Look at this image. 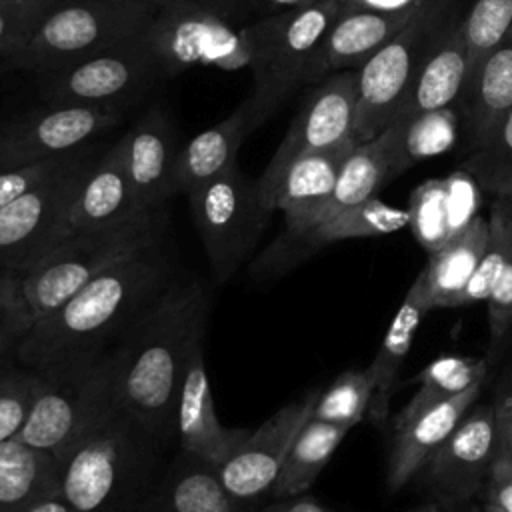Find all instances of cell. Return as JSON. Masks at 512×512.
Listing matches in <instances>:
<instances>
[{"mask_svg":"<svg viewBox=\"0 0 512 512\" xmlns=\"http://www.w3.org/2000/svg\"><path fill=\"white\" fill-rule=\"evenodd\" d=\"M410 512H442V506L438 502H428V504H422Z\"/></svg>","mask_w":512,"mask_h":512,"instance_id":"obj_50","label":"cell"},{"mask_svg":"<svg viewBox=\"0 0 512 512\" xmlns=\"http://www.w3.org/2000/svg\"><path fill=\"white\" fill-rule=\"evenodd\" d=\"M18 512H74V510L68 506V502L58 492H50V494L38 496L36 500L28 502Z\"/></svg>","mask_w":512,"mask_h":512,"instance_id":"obj_47","label":"cell"},{"mask_svg":"<svg viewBox=\"0 0 512 512\" xmlns=\"http://www.w3.org/2000/svg\"><path fill=\"white\" fill-rule=\"evenodd\" d=\"M488 372V362L484 358L472 356H440L432 360L424 370L418 372L414 382L418 384L412 398L404 404L400 412L392 418V430L408 424L412 418L428 408H434L468 388L482 384Z\"/></svg>","mask_w":512,"mask_h":512,"instance_id":"obj_31","label":"cell"},{"mask_svg":"<svg viewBox=\"0 0 512 512\" xmlns=\"http://www.w3.org/2000/svg\"><path fill=\"white\" fill-rule=\"evenodd\" d=\"M248 432V428H226L218 420L200 342L190 354L178 390L174 412V442L178 450L218 466Z\"/></svg>","mask_w":512,"mask_h":512,"instance_id":"obj_17","label":"cell"},{"mask_svg":"<svg viewBox=\"0 0 512 512\" xmlns=\"http://www.w3.org/2000/svg\"><path fill=\"white\" fill-rule=\"evenodd\" d=\"M372 392L374 384L368 368L344 370L326 390L318 394L312 418L352 430L366 418Z\"/></svg>","mask_w":512,"mask_h":512,"instance_id":"obj_35","label":"cell"},{"mask_svg":"<svg viewBox=\"0 0 512 512\" xmlns=\"http://www.w3.org/2000/svg\"><path fill=\"white\" fill-rule=\"evenodd\" d=\"M174 280V260L164 240L142 248L38 320L14 358L42 370L76 356L106 352L122 342Z\"/></svg>","mask_w":512,"mask_h":512,"instance_id":"obj_1","label":"cell"},{"mask_svg":"<svg viewBox=\"0 0 512 512\" xmlns=\"http://www.w3.org/2000/svg\"><path fill=\"white\" fill-rule=\"evenodd\" d=\"M340 14V0H322L312 6L264 14L240 28L252 70L254 130L304 84L310 82L318 46Z\"/></svg>","mask_w":512,"mask_h":512,"instance_id":"obj_4","label":"cell"},{"mask_svg":"<svg viewBox=\"0 0 512 512\" xmlns=\"http://www.w3.org/2000/svg\"><path fill=\"white\" fill-rule=\"evenodd\" d=\"M462 168L480 188L512 204V110L480 148L464 154Z\"/></svg>","mask_w":512,"mask_h":512,"instance_id":"obj_34","label":"cell"},{"mask_svg":"<svg viewBox=\"0 0 512 512\" xmlns=\"http://www.w3.org/2000/svg\"><path fill=\"white\" fill-rule=\"evenodd\" d=\"M208 312L206 286L194 276H176L116 346V406L166 448L174 444L178 390L190 354L202 342Z\"/></svg>","mask_w":512,"mask_h":512,"instance_id":"obj_2","label":"cell"},{"mask_svg":"<svg viewBox=\"0 0 512 512\" xmlns=\"http://www.w3.org/2000/svg\"><path fill=\"white\" fill-rule=\"evenodd\" d=\"M122 122L98 106H42L0 124V172L70 154Z\"/></svg>","mask_w":512,"mask_h":512,"instance_id":"obj_15","label":"cell"},{"mask_svg":"<svg viewBox=\"0 0 512 512\" xmlns=\"http://www.w3.org/2000/svg\"><path fill=\"white\" fill-rule=\"evenodd\" d=\"M166 80L144 30L62 70L38 76L46 106H98L124 112L154 84Z\"/></svg>","mask_w":512,"mask_h":512,"instance_id":"obj_10","label":"cell"},{"mask_svg":"<svg viewBox=\"0 0 512 512\" xmlns=\"http://www.w3.org/2000/svg\"><path fill=\"white\" fill-rule=\"evenodd\" d=\"M126 170L146 210H164L174 190L178 142L162 106H152L120 138Z\"/></svg>","mask_w":512,"mask_h":512,"instance_id":"obj_19","label":"cell"},{"mask_svg":"<svg viewBox=\"0 0 512 512\" xmlns=\"http://www.w3.org/2000/svg\"><path fill=\"white\" fill-rule=\"evenodd\" d=\"M136 512H250L222 486L216 466L176 450Z\"/></svg>","mask_w":512,"mask_h":512,"instance_id":"obj_23","label":"cell"},{"mask_svg":"<svg viewBox=\"0 0 512 512\" xmlns=\"http://www.w3.org/2000/svg\"><path fill=\"white\" fill-rule=\"evenodd\" d=\"M454 108L468 154L480 148L512 110V34L468 72Z\"/></svg>","mask_w":512,"mask_h":512,"instance_id":"obj_22","label":"cell"},{"mask_svg":"<svg viewBox=\"0 0 512 512\" xmlns=\"http://www.w3.org/2000/svg\"><path fill=\"white\" fill-rule=\"evenodd\" d=\"M94 156V146H82L56 174L0 208V270L26 274L74 234L70 204Z\"/></svg>","mask_w":512,"mask_h":512,"instance_id":"obj_11","label":"cell"},{"mask_svg":"<svg viewBox=\"0 0 512 512\" xmlns=\"http://www.w3.org/2000/svg\"><path fill=\"white\" fill-rule=\"evenodd\" d=\"M354 122L356 70H342L320 78L302 98L276 152L256 178L264 204L274 210V186L292 160L354 140Z\"/></svg>","mask_w":512,"mask_h":512,"instance_id":"obj_13","label":"cell"},{"mask_svg":"<svg viewBox=\"0 0 512 512\" xmlns=\"http://www.w3.org/2000/svg\"><path fill=\"white\" fill-rule=\"evenodd\" d=\"M144 40L166 80L194 66L224 70L248 66L240 28L236 30L230 18L198 2L162 4L144 28Z\"/></svg>","mask_w":512,"mask_h":512,"instance_id":"obj_12","label":"cell"},{"mask_svg":"<svg viewBox=\"0 0 512 512\" xmlns=\"http://www.w3.org/2000/svg\"><path fill=\"white\" fill-rule=\"evenodd\" d=\"M468 66L470 52L460 16L420 68L416 82L392 124L406 130L416 120L454 106L466 84Z\"/></svg>","mask_w":512,"mask_h":512,"instance_id":"obj_25","label":"cell"},{"mask_svg":"<svg viewBox=\"0 0 512 512\" xmlns=\"http://www.w3.org/2000/svg\"><path fill=\"white\" fill-rule=\"evenodd\" d=\"M42 374L20 364L14 356L0 360V444L22 430L36 398Z\"/></svg>","mask_w":512,"mask_h":512,"instance_id":"obj_37","label":"cell"},{"mask_svg":"<svg viewBox=\"0 0 512 512\" xmlns=\"http://www.w3.org/2000/svg\"><path fill=\"white\" fill-rule=\"evenodd\" d=\"M512 262V204L502 198H494L490 216H488V244L484 254L464 286L458 294L454 308L468 306L480 300H486L492 286L500 278V274Z\"/></svg>","mask_w":512,"mask_h":512,"instance_id":"obj_33","label":"cell"},{"mask_svg":"<svg viewBox=\"0 0 512 512\" xmlns=\"http://www.w3.org/2000/svg\"><path fill=\"white\" fill-rule=\"evenodd\" d=\"M426 312H430V306L426 302L422 282L416 276V280L410 284L394 320L390 322V328L384 334L374 360L368 366V372H370V378L374 384V392H372V400H370L366 416L374 426H382L388 418L390 400L396 392L400 370L410 352L412 338L418 330V324Z\"/></svg>","mask_w":512,"mask_h":512,"instance_id":"obj_28","label":"cell"},{"mask_svg":"<svg viewBox=\"0 0 512 512\" xmlns=\"http://www.w3.org/2000/svg\"><path fill=\"white\" fill-rule=\"evenodd\" d=\"M354 146L358 142L350 140L328 150L308 152L284 168L272 192V208L284 214L286 224L284 232L276 238L278 242H294L316 226L340 166Z\"/></svg>","mask_w":512,"mask_h":512,"instance_id":"obj_18","label":"cell"},{"mask_svg":"<svg viewBox=\"0 0 512 512\" xmlns=\"http://www.w3.org/2000/svg\"><path fill=\"white\" fill-rule=\"evenodd\" d=\"M462 0H428L418 16L356 70L354 140H372L398 116L416 76L460 18Z\"/></svg>","mask_w":512,"mask_h":512,"instance_id":"obj_7","label":"cell"},{"mask_svg":"<svg viewBox=\"0 0 512 512\" xmlns=\"http://www.w3.org/2000/svg\"><path fill=\"white\" fill-rule=\"evenodd\" d=\"M428 0H340V12L352 10H406Z\"/></svg>","mask_w":512,"mask_h":512,"instance_id":"obj_46","label":"cell"},{"mask_svg":"<svg viewBox=\"0 0 512 512\" xmlns=\"http://www.w3.org/2000/svg\"><path fill=\"white\" fill-rule=\"evenodd\" d=\"M118 348L42 368L30 414L16 440L58 458L116 408Z\"/></svg>","mask_w":512,"mask_h":512,"instance_id":"obj_5","label":"cell"},{"mask_svg":"<svg viewBox=\"0 0 512 512\" xmlns=\"http://www.w3.org/2000/svg\"><path fill=\"white\" fill-rule=\"evenodd\" d=\"M482 502V510L484 512H502L498 506H494L492 502H488V500H480Z\"/></svg>","mask_w":512,"mask_h":512,"instance_id":"obj_52","label":"cell"},{"mask_svg":"<svg viewBox=\"0 0 512 512\" xmlns=\"http://www.w3.org/2000/svg\"><path fill=\"white\" fill-rule=\"evenodd\" d=\"M60 0H0V66L20 52Z\"/></svg>","mask_w":512,"mask_h":512,"instance_id":"obj_40","label":"cell"},{"mask_svg":"<svg viewBox=\"0 0 512 512\" xmlns=\"http://www.w3.org/2000/svg\"><path fill=\"white\" fill-rule=\"evenodd\" d=\"M154 4H158V6H162V4H168V2H182V0H152ZM184 2H198V4H204V6H208V8H212V10H216V12H220V14H224L226 18H234L236 16V12H238V8L242 6V4H248V0H184Z\"/></svg>","mask_w":512,"mask_h":512,"instance_id":"obj_48","label":"cell"},{"mask_svg":"<svg viewBox=\"0 0 512 512\" xmlns=\"http://www.w3.org/2000/svg\"><path fill=\"white\" fill-rule=\"evenodd\" d=\"M482 384L450 398L434 408L424 410L408 424L392 430L386 486L390 492L404 488L424 466L428 456L452 434L458 422L474 406L480 396Z\"/></svg>","mask_w":512,"mask_h":512,"instance_id":"obj_24","label":"cell"},{"mask_svg":"<svg viewBox=\"0 0 512 512\" xmlns=\"http://www.w3.org/2000/svg\"><path fill=\"white\" fill-rule=\"evenodd\" d=\"M258 512H332V510L326 508L316 498L300 494V496H294V498L270 500Z\"/></svg>","mask_w":512,"mask_h":512,"instance_id":"obj_45","label":"cell"},{"mask_svg":"<svg viewBox=\"0 0 512 512\" xmlns=\"http://www.w3.org/2000/svg\"><path fill=\"white\" fill-rule=\"evenodd\" d=\"M348 432V428L310 416L288 448L270 500L306 494Z\"/></svg>","mask_w":512,"mask_h":512,"instance_id":"obj_30","label":"cell"},{"mask_svg":"<svg viewBox=\"0 0 512 512\" xmlns=\"http://www.w3.org/2000/svg\"><path fill=\"white\" fill-rule=\"evenodd\" d=\"M160 10L152 0H60L2 68L38 76L140 34Z\"/></svg>","mask_w":512,"mask_h":512,"instance_id":"obj_6","label":"cell"},{"mask_svg":"<svg viewBox=\"0 0 512 512\" xmlns=\"http://www.w3.org/2000/svg\"><path fill=\"white\" fill-rule=\"evenodd\" d=\"M318 2H322V0H254V6L260 10V16H264V14H274V12L312 6V4H318Z\"/></svg>","mask_w":512,"mask_h":512,"instance_id":"obj_49","label":"cell"},{"mask_svg":"<svg viewBox=\"0 0 512 512\" xmlns=\"http://www.w3.org/2000/svg\"><path fill=\"white\" fill-rule=\"evenodd\" d=\"M168 214L146 212L130 222L74 232L24 274V288L38 320L52 314L92 278L164 240Z\"/></svg>","mask_w":512,"mask_h":512,"instance_id":"obj_8","label":"cell"},{"mask_svg":"<svg viewBox=\"0 0 512 512\" xmlns=\"http://www.w3.org/2000/svg\"><path fill=\"white\" fill-rule=\"evenodd\" d=\"M492 408L496 424V456H508L512 454V388Z\"/></svg>","mask_w":512,"mask_h":512,"instance_id":"obj_44","label":"cell"},{"mask_svg":"<svg viewBox=\"0 0 512 512\" xmlns=\"http://www.w3.org/2000/svg\"><path fill=\"white\" fill-rule=\"evenodd\" d=\"M186 198L212 280L226 284L254 252L274 210L264 204L256 178L246 176L238 164Z\"/></svg>","mask_w":512,"mask_h":512,"instance_id":"obj_9","label":"cell"},{"mask_svg":"<svg viewBox=\"0 0 512 512\" xmlns=\"http://www.w3.org/2000/svg\"><path fill=\"white\" fill-rule=\"evenodd\" d=\"M496 458V424L492 406L466 412L452 434L428 456L418 474L438 504L462 506L482 494Z\"/></svg>","mask_w":512,"mask_h":512,"instance_id":"obj_16","label":"cell"},{"mask_svg":"<svg viewBox=\"0 0 512 512\" xmlns=\"http://www.w3.org/2000/svg\"><path fill=\"white\" fill-rule=\"evenodd\" d=\"M464 512H484V510H482V502H474V500L468 502L466 508H464Z\"/></svg>","mask_w":512,"mask_h":512,"instance_id":"obj_51","label":"cell"},{"mask_svg":"<svg viewBox=\"0 0 512 512\" xmlns=\"http://www.w3.org/2000/svg\"><path fill=\"white\" fill-rule=\"evenodd\" d=\"M486 304L490 350H496L512 330V262L492 286Z\"/></svg>","mask_w":512,"mask_h":512,"instance_id":"obj_42","label":"cell"},{"mask_svg":"<svg viewBox=\"0 0 512 512\" xmlns=\"http://www.w3.org/2000/svg\"><path fill=\"white\" fill-rule=\"evenodd\" d=\"M410 230L416 242L430 254L446 244L460 228L452 224L450 188L444 180H428L410 196Z\"/></svg>","mask_w":512,"mask_h":512,"instance_id":"obj_36","label":"cell"},{"mask_svg":"<svg viewBox=\"0 0 512 512\" xmlns=\"http://www.w3.org/2000/svg\"><path fill=\"white\" fill-rule=\"evenodd\" d=\"M320 390H310L266 418L216 466L226 492L250 512L272 498L288 448L298 430L310 420Z\"/></svg>","mask_w":512,"mask_h":512,"instance_id":"obj_14","label":"cell"},{"mask_svg":"<svg viewBox=\"0 0 512 512\" xmlns=\"http://www.w3.org/2000/svg\"><path fill=\"white\" fill-rule=\"evenodd\" d=\"M480 500H488L502 512H512V454L496 456Z\"/></svg>","mask_w":512,"mask_h":512,"instance_id":"obj_43","label":"cell"},{"mask_svg":"<svg viewBox=\"0 0 512 512\" xmlns=\"http://www.w3.org/2000/svg\"><path fill=\"white\" fill-rule=\"evenodd\" d=\"M166 452L116 406L56 458V492L74 512H136Z\"/></svg>","mask_w":512,"mask_h":512,"instance_id":"obj_3","label":"cell"},{"mask_svg":"<svg viewBox=\"0 0 512 512\" xmlns=\"http://www.w3.org/2000/svg\"><path fill=\"white\" fill-rule=\"evenodd\" d=\"M488 244V218L472 216L452 238L428 254L418 274L430 310L454 308L458 294L472 278Z\"/></svg>","mask_w":512,"mask_h":512,"instance_id":"obj_27","label":"cell"},{"mask_svg":"<svg viewBox=\"0 0 512 512\" xmlns=\"http://www.w3.org/2000/svg\"><path fill=\"white\" fill-rule=\"evenodd\" d=\"M38 318L24 288V274L0 270V360L12 358Z\"/></svg>","mask_w":512,"mask_h":512,"instance_id":"obj_39","label":"cell"},{"mask_svg":"<svg viewBox=\"0 0 512 512\" xmlns=\"http://www.w3.org/2000/svg\"><path fill=\"white\" fill-rule=\"evenodd\" d=\"M254 132L252 108L244 98L224 120L192 136L178 152L174 168L176 194H188L236 164L242 142Z\"/></svg>","mask_w":512,"mask_h":512,"instance_id":"obj_26","label":"cell"},{"mask_svg":"<svg viewBox=\"0 0 512 512\" xmlns=\"http://www.w3.org/2000/svg\"><path fill=\"white\" fill-rule=\"evenodd\" d=\"M88 146V144H86ZM80 150V148H78ZM76 152V150H74ZM64 154L46 162H38V164H30L24 168H16V170H8V172H0V208L8 206L12 200H16L18 196H22L24 192H28L30 188H34L36 184L44 182L46 178H50L52 174H56L74 154Z\"/></svg>","mask_w":512,"mask_h":512,"instance_id":"obj_41","label":"cell"},{"mask_svg":"<svg viewBox=\"0 0 512 512\" xmlns=\"http://www.w3.org/2000/svg\"><path fill=\"white\" fill-rule=\"evenodd\" d=\"M56 492V458L20 440L0 444V512H18Z\"/></svg>","mask_w":512,"mask_h":512,"instance_id":"obj_32","label":"cell"},{"mask_svg":"<svg viewBox=\"0 0 512 512\" xmlns=\"http://www.w3.org/2000/svg\"><path fill=\"white\" fill-rule=\"evenodd\" d=\"M392 178H396V138L394 128L388 126L372 140L354 146L346 156L316 226L346 208L374 198Z\"/></svg>","mask_w":512,"mask_h":512,"instance_id":"obj_29","label":"cell"},{"mask_svg":"<svg viewBox=\"0 0 512 512\" xmlns=\"http://www.w3.org/2000/svg\"><path fill=\"white\" fill-rule=\"evenodd\" d=\"M470 52L468 72L512 34V0H474L462 14Z\"/></svg>","mask_w":512,"mask_h":512,"instance_id":"obj_38","label":"cell"},{"mask_svg":"<svg viewBox=\"0 0 512 512\" xmlns=\"http://www.w3.org/2000/svg\"><path fill=\"white\" fill-rule=\"evenodd\" d=\"M146 212L130 182L120 140L90 160L68 212L72 232L130 222Z\"/></svg>","mask_w":512,"mask_h":512,"instance_id":"obj_20","label":"cell"},{"mask_svg":"<svg viewBox=\"0 0 512 512\" xmlns=\"http://www.w3.org/2000/svg\"><path fill=\"white\" fill-rule=\"evenodd\" d=\"M424 4L406 10L340 12L318 46L310 82H318L334 72L358 70L368 58L398 36L418 16Z\"/></svg>","mask_w":512,"mask_h":512,"instance_id":"obj_21","label":"cell"}]
</instances>
